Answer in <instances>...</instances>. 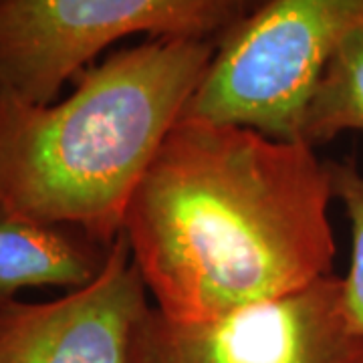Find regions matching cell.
<instances>
[{
    "label": "cell",
    "mask_w": 363,
    "mask_h": 363,
    "mask_svg": "<svg viewBox=\"0 0 363 363\" xmlns=\"http://www.w3.org/2000/svg\"><path fill=\"white\" fill-rule=\"evenodd\" d=\"M128 363H363V333L329 274L208 321H176L150 305L131 329Z\"/></svg>",
    "instance_id": "cell-5"
},
{
    "label": "cell",
    "mask_w": 363,
    "mask_h": 363,
    "mask_svg": "<svg viewBox=\"0 0 363 363\" xmlns=\"http://www.w3.org/2000/svg\"><path fill=\"white\" fill-rule=\"evenodd\" d=\"M345 131L363 133V25L329 57L303 109L298 140L315 147Z\"/></svg>",
    "instance_id": "cell-8"
},
{
    "label": "cell",
    "mask_w": 363,
    "mask_h": 363,
    "mask_svg": "<svg viewBox=\"0 0 363 363\" xmlns=\"http://www.w3.org/2000/svg\"><path fill=\"white\" fill-rule=\"evenodd\" d=\"M362 25L363 0H269L218 47L180 117L301 142V117L317 79Z\"/></svg>",
    "instance_id": "cell-4"
},
{
    "label": "cell",
    "mask_w": 363,
    "mask_h": 363,
    "mask_svg": "<svg viewBox=\"0 0 363 363\" xmlns=\"http://www.w3.org/2000/svg\"><path fill=\"white\" fill-rule=\"evenodd\" d=\"M147 289L123 233L101 274L49 303L0 305V363H128Z\"/></svg>",
    "instance_id": "cell-6"
},
{
    "label": "cell",
    "mask_w": 363,
    "mask_h": 363,
    "mask_svg": "<svg viewBox=\"0 0 363 363\" xmlns=\"http://www.w3.org/2000/svg\"><path fill=\"white\" fill-rule=\"evenodd\" d=\"M216 51L150 39L81 71L63 101L35 105L0 93V204L113 245L138 184Z\"/></svg>",
    "instance_id": "cell-2"
},
{
    "label": "cell",
    "mask_w": 363,
    "mask_h": 363,
    "mask_svg": "<svg viewBox=\"0 0 363 363\" xmlns=\"http://www.w3.org/2000/svg\"><path fill=\"white\" fill-rule=\"evenodd\" d=\"M329 162L305 142L180 117L131 196L123 236L156 307L208 321L333 274Z\"/></svg>",
    "instance_id": "cell-1"
},
{
    "label": "cell",
    "mask_w": 363,
    "mask_h": 363,
    "mask_svg": "<svg viewBox=\"0 0 363 363\" xmlns=\"http://www.w3.org/2000/svg\"><path fill=\"white\" fill-rule=\"evenodd\" d=\"M111 248L79 226L35 220L0 204V305L25 286H87Z\"/></svg>",
    "instance_id": "cell-7"
},
{
    "label": "cell",
    "mask_w": 363,
    "mask_h": 363,
    "mask_svg": "<svg viewBox=\"0 0 363 363\" xmlns=\"http://www.w3.org/2000/svg\"><path fill=\"white\" fill-rule=\"evenodd\" d=\"M333 198L343 204L351 224V262L341 279L343 303L363 333V172L353 162H329Z\"/></svg>",
    "instance_id": "cell-9"
},
{
    "label": "cell",
    "mask_w": 363,
    "mask_h": 363,
    "mask_svg": "<svg viewBox=\"0 0 363 363\" xmlns=\"http://www.w3.org/2000/svg\"><path fill=\"white\" fill-rule=\"evenodd\" d=\"M269 0H0V93L57 101L67 81L117 40L208 43L216 49Z\"/></svg>",
    "instance_id": "cell-3"
}]
</instances>
